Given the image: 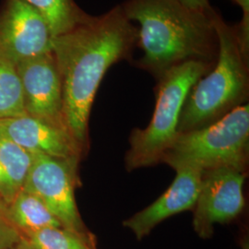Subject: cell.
<instances>
[{
    "instance_id": "obj_1",
    "label": "cell",
    "mask_w": 249,
    "mask_h": 249,
    "mask_svg": "<svg viewBox=\"0 0 249 249\" xmlns=\"http://www.w3.org/2000/svg\"><path fill=\"white\" fill-rule=\"evenodd\" d=\"M138 28L122 6L89 16L52 38V52L62 81L63 119L67 132L83 151L88 141L90 109L108 69L130 56Z\"/></svg>"
},
{
    "instance_id": "obj_2",
    "label": "cell",
    "mask_w": 249,
    "mask_h": 249,
    "mask_svg": "<svg viewBox=\"0 0 249 249\" xmlns=\"http://www.w3.org/2000/svg\"><path fill=\"white\" fill-rule=\"evenodd\" d=\"M137 21V46L142 50L139 66L157 79L189 61L215 64L219 44L213 9H189L178 0H128L121 5Z\"/></svg>"
},
{
    "instance_id": "obj_3",
    "label": "cell",
    "mask_w": 249,
    "mask_h": 249,
    "mask_svg": "<svg viewBox=\"0 0 249 249\" xmlns=\"http://www.w3.org/2000/svg\"><path fill=\"white\" fill-rule=\"evenodd\" d=\"M219 51L213 67L190 89L182 108L178 133L205 127L218 121L249 95V60L241 52L233 28L214 11Z\"/></svg>"
},
{
    "instance_id": "obj_4",
    "label": "cell",
    "mask_w": 249,
    "mask_h": 249,
    "mask_svg": "<svg viewBox=\"0 0 249 249\" xmlns=\"http://www.w3.org/2000/svg\"><path fill=\"white\" fill-rule=\"evenodd\" d=\"M214 64L189 61L172 68L159 80L154 113L145 128H137L125 155L128 171L159 163L178 136V122L187 94Z\"/></svg>"
},
{
    "instance_id": "obj_5",
    "label": "cell",
    "mask_w": 249,
    "mask_h": 249,
    "mask_svg": "<svg viewBox=\"0 0 249 249\" xmlns=\"http://www.w3.org/2000/svg\"><path fill=\"white\" fill-rule=\"evenodd\" d=\"M249 149V107L242 105L213 124L178 134L160 161L175 170L232 167L247 171Z\"/></svg>"
},
{
    "instance_id": "obj_6",
    "label": "cell",
    "mask_w": 249,
    "mask_h": 249,
    "mask_svg": "<svg viewBox=\"0 0 249 249\" xmlns=\"http://www.w3.org/2000/svg\"><path fill=\"white\" fill-rule=\"evenodd\" d=\"M78 160L34 154L22 190L37 196L62 227L95 243L94 235L83 223L76 204Z\"/></svg>"
},
{
    "instance_id": "obj_7",
    "label": "cell",
    "mask_w": 249,
    "mask_h": 249,
    "mask_svg": "<svg viewBox=\"0 0 249 249\" xmlns=\"http://www.w3.org/2000/svg\"><path fill=\"white\" fill-rule=\"evenodd\" d=\"M245 179L246 171L232 167L203 171L193 208V228L200 238L212 237L216 224L230 223L240 215L246 204Z\"/></svg>"
},
{
    "instance_id": "obj_8",
    "label": "cell",
    "mask_w": 249,
    "mask_h": 249,
    "mask_svg": "<svg viewBox=\"0 0 249 249\" xmlns=\"http://www.w3.org/2000/svg\"><path fill=\"white\" fill-rule=\"evenodd\" d=\"M45 18L23 0H8L0 13V56L18 63L52 51Z\"/></svg>"
},
{
    "instance_id": "obj_9",
    "label": "cell",
    "mask_w": 249,
    "mask_h": 249,
    "mask_svg": "<svg viewBox=\"0 0 249 249\" xmlns=\"http://www.w3.org/2000/svg\"><path fill=\"white\" fill-rule=\"evenodd\" d=\"M16 69L22 86L26 115L66 130L62 81L53 52L18 63Z\"/></svg>"
},
{
    "instance_id": "obj_10",
    "label": "cell",
    "mask_w": 249,
    "mask_h": 249,
    "mask_svg": "<svg viewBox=\"0 0 249 249\" xmlns=\"http://www.w3.org/2000/svg\"><path fill=\"white\" fill-rule=\"evenodd\" d=\"M176 172L177 177L173 184L156 201L123 223L138 240H142L162 221L192 210L196 204L203 171L184 166L178 168Z\"/></svg>"
},
{
    "instance_id": "obj_11",
    "label": "cell",
    "mask_w": 249,
    "mask_h": 249,
    "mask_svg": "<svg viewBox=\"0 0 249 249\" xmlns=\"http://www.w3.org/2000/svg\"><path fill=\"white\" fill-rule=\"evenodd\" d=\"M0 135L33 154L67 160L82 152L66 130L28 115L0 119Z\"/></svg>"
},
{
    "instance_id": "obj_12",
    "label": "cell",
    "mask_w": 249,
    "mask_h": 249,
    "mask_svg": "<svg viewBox=\"0 0 249 249\" xmlns=\"http://www.w3.org/2000/svg\"><path fill=\"white\" fill-rule=\"evenodd\" d=\"M34 154L0 135V199L9 205L22 190Z\"/></svg>"
},
{
    "instance_id": "obj_13",
    "label": "cell",
    "mask_w": 249,
    "mask_h": 249,
    "mask_svg": "<svg viewBox=\"0 0 249 249\" xmlns=\"http://www.w3.org/2000/svg\"><path fill=\"white\" fill-rule=\"evenodd\" d=\"M6 216L20 234L38 231L46 227L61 226L37 196L24 190H21L7 205Z\"/></svg>"
},
{
    "instance_id": "obj_14",
    "label": "cell",
    "mask_w": 249,
    "mask_h": 249,
    "mask_svg": "<svg viewBox=\"0 0 249 249\" xmlns=\"http://www.w3.org/2000/svg\"><path fill=\"white\" fill-rule=\"evenodd\" d=\"M45 18L52 36L67 33L88 17L73 0H23Z\"/></svg>"
},
{
    "instance_id": "obj_15",
    "label": "cell",
    "mask_w": 249,
    "mask_h": 249,
    "mask_svg": "<svg viewBox=\"0 0 249 249\" xmlns=\"http://www.w3.org/2000/svg\"><path fill=\"white\" fill-rule=\"evenodd\" d=\"M26 115L16 66L0 56V119Z\"/></svg>"
},
{
    "instance_id": "obj_16",
    "label": "cell",
    "mask_w": 249,
    "mask_h": 249,
    "mask_svg": "<svg viewBox=\"0 0 249 249\" xmlns=\"http://www.w3.org/2000/svg\"><path fill=\"white\" fill-rule=\"evenodd\" d=\"M21 238L30 249H97L95 243L62 226L23 233Z\"/></svg>"
},
{
    "instance_id": "obj_17",
    "label": "cell",
    "mask_w": 249,
    "mask_h": 249,
    "mask_svg": "<svg viewBox=\"0 0 249 249\" xmlns=\"http://www.w3.org/2000/svg\"><path fill=\"white\" fill-rule=\"evenodd\" d=\"M6 208L0 199V249H13L20 243L21 234L7 218Z\"/></svg>"
},
{
    "instance_id": "obj_18",
    "label": "cell",
    "mask_w": 249,
    "mask_h": 249,
    "mask_svg": "<svg viewBox=\"0 0 249 249\" xmlns=\"http://www.w3.org/2000/svg\"><path fill=\"white\" fill-rule=\"evenodd\" d=\"M243 10L240 23L232 26L242 53L249 58V0H231Z\"/></svg>"
},
{
    "instance_id": "obj_19",
    "label": "cell",
    "mask_w": 249,
    "mask_h": 249,
    "mask_svg": "<svg viewBox=\"0 0 249 249\" xmlns=\"http://www.w3.org/2000/svg\"><path fill=\"white\" fill-rule=\"evenodd\" d=\"M178 1L189 9L203 10V11H209L213 9L210 5L209 0H178Z\"/></svg>"
},
{
    "instance_id": "obj_20",
    "label": "cell",
    "mask_w": 249,
    "mask_h": 249,
    "mask_svg": "<svg viewBox=\"0 0 249 249\" xmlns=\"http://www.w3.org/2000/svg\"><path fill=\"white\" fill-rule=\"evenodd\" d=\"M13 249H30L28 248V246H27L26 244L23 242L22 240V238H21V241H20V243L18 244V246H16L15 248Z\"/></svg>"
},
{
    "instance_id": "obj_21",
    "label": "cell",
    "mask_w": 249,
    "mask_h": 249,
    "mask_svg": "<svg viewBox=\"0 0 249 249\" xmlns=\"http://www.w3.org/2000/svg\"><path fill=\"white\" fill-rule=\"evenodd\" d=\"M241 249H249V243L248 239H244L243 244H242V247H241Z\"/></svg>"
},
{
    "instance_id": "obj_22",
    "label": "cell",
    "mask_w": 249,
    "mask_h": 249,
    "mask_svg": "<svg viewBox=\"0 0 249 249\" xmlns=\"http://www.w3.org/2000/svg\"><path fill=\"white\" fill-rule=\"evenodd\" d=\"M1 180H2V171H1V167H0V183H1Z\"/></svg>"
}]
</instances>
